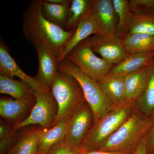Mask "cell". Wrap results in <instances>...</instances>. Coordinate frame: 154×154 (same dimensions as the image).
Instances as JSON below:
<instances>
[{
  "label": "cell",
  "instance_id": "44dd1931",
  "mask_svg": "<svg viewBox=\"0 0 154 154\" xmlns=\"http://www.w3.org/2000/svg\"><path fill=\"white\" fill-rule=\"evenodd\" d=\"M136 33L154 35V8L132 13L127 35Z\"/></svg>",
  "mask_w": 154,
  "mask_h": 154
},
{
  "label": "cell",
  "instance_id": "8fae6325",
  "mask_svg": "<svg viewBox=\"0 0 154 154\" xmlns=\"http://www.w3.org/2000/svg\"><path fill=\"white\" fill-rule=\"evenodd\" d=\"M91 17L104 35H117V19L112 0H92Z\"/></svg>",
  "mask_w": 154,
  "mask_h": 154
},
{
  "label": "cell",
  "instance_id": "9a60e30c",
  "mask_svg": "<svg viewBox=\"0 0 154 154\" xmlns=\"http://www.w3.org/2000/svg\"><path fill=\"white\" fill-rule=\"evenodd\" d=\"M97 82L113 105H120L126 101L124 77L108 73Z\"/></svg>",
  "mask_w": 154,
  "mask_h": 154
},
{
  "label": "cell",
  "instance_id": "ba28073f",
  "mask_svg": "<svg viewBox=\"0 0 154 154\" xmlns=\"http://www.w3.org/2000/svg\"><path fill=\"white\" fill-rule=\"evenodd\" d=\"M94 121V113L86 102L69 119L66 134L61 143L80 150Z\"/></svg>",
  "mask_w": 154,
  "mask_h": 154
},
{
  "label": "cell",
  "instance_id": "30bf717a",
  "mask_svg": "<svg viewBox=\"0 0 154 154\" xmlns=\"http://www.w3.org/2000/svg\"><path fill=\"white\" fill-rule=\"evenodd\" d=\"M0 73L14 78L16 76L25 82L34 91H47L51 90L34 77L26 74L19 66L11 56L9 48L3 40L0 42Z\"/></svg>",
  "mask_w": 154,
  "mask_h": 154
},
{
  "label": "cell",
  "instance_id": "d6a6232c",
  "mask_svg": "<svg viewBox=\"0 0 154 154\" xmlns=\"http://www.w3.org/2000/svg\"><path fill=\"white\" fill-rule=\"evenodd\" d=\"M145 138L143 141L140 145L137 148L133 154H147L146 147Z\"/></svg>",
  "mask_w": 154,
  "mask_h": 154
},
{
  "label": "cell",
  "instance_id": "484cf974",
  "mask_svg": "<svg viewBox=\"0 0 154 154\" xmlns=\"http://www.w3.org/2000/svg\"><path fill=\"white\" fill-rule=\"evenodd\" d=\"M41 129L31 131L25 133L11 152L14 154H37Z\"/></svg>",
  "mask_w": 154,
  "mask_h": 154
},
{
  "label": "cell",
  "instance_id": "4dcf8cb0",
  "mask_svg": "<svg viewBox=\"0 0 154 154\" xmlns=\"http://www.w3.org/2000/svg\"><path fill=\"white\" fill-rule=\"evenodd\" d=\"M14 128H11L10 127L1 122L0 125V140L8 136L13 132Z\"/></svg>",
  "mask_w": 154,
  "mask_h": 154
},
{
  "label": "cell",
  "instance_id": "5bb4252c",
  "mask_svg": "<svg viewBox=\"0 0 154 154\" xmlns=\"http://www.w3.org/2000/svg\"><path fill=\"white\" fill-rule=\"evenodd\" d=\"M91 35H104L91 16L80 22L72 35L63 47L57 58L59 63L65 59L67 54L74 48Z\"/></svg>",
  "mask_w": 154,
  "mask_h": 154
},
{
  "label": "cell",
  "instance_id": "4316f807",
  "mask_svg": "<svg viewBox=\"0 0 154 154\" xmlns=\"http://www.w3.org/2000/svg\"><path fill=\"white\" fill-rule=\"evenodd\" d=\"M129 2L132 13L154 8V0H129Z\"/></svg>",
  "mask_w": 154,
  "mask_h": 154
},
{
  "label": "cell",
  "instance_id": "e575fe53",
  "mask_svg": "<svg viewBox=\"0 0 154 154\" xmlns=\"http://www.w3.org/2000/svg\"><path fill=\"white\" fill-rule=\"evenodd\" d=\"M9 154H14L13 153H9Z\"/></svg>",
  "mask_w": 154,
  "mask_h": 154
},
{
  "label": "cell",
  "instance_id": "83f0119b",
  "mask_svg": "<svg viewBox=\"0 0 154 154\" xmlns=\"http://www.w3.org/2000/svg\"><path fill=\"white\" fill-rule=\"evenodd\" d=\"M80 150L74 148L61 143L54 148L47 154H79Z\"/></svg>",
  "mask_w": 154,
  "mask_h": 154
},
{
  "label": "cell",
  "instance_id": "e0dca14e",
  "mask_svg": "<svg viewBox=\"0 0 154 154\" xmlns=\"http://www.w3.org/2000/svg\"><path fill=\"white\" fill-rule=\"evenodd\" d=\"M154 52L129 54L126 58L114 65L109 73L125 77L152 62Z\"/></svg>",
  "mask_w": 154,
  "mask_h": 154
},
{
  "label": "cell",
  "instance_id": "8992f818",
  "mask_svg": "<svg viewBox=\"0 0 154 154\" xmlns=\"http://www.w3.org/2000/svg\"><path fill=\"white\" fill-rule=\"evenodd\" d=\"M89 37L74 48L65 59L97 82L108 74L114 65L96 55L91 49Z\"/></svg>",
  "mask_w": 154,
  "mask_h": 154
},
{
  "label": "cell",
  "instance_id": "836d02e7",
  "mask_svg": "<svg viewBox=\"0 0 154 154\" xmlns=\"http://www.w3.org/2000/svg\"><path fill=\"white\" fill-rule=\"evenodd\" d=\"M48 2L54 4H63L66 3L68 0H46Z\"/></svg>",
  "mask_w": 154,
  "mask_h": 154
},
{
  "label": "cell",
  "instance_id": "d6986e66",
  "mask_svg": "<svg viewBox=\"0 0 154 154\" xmlns=\"http://www.w3.org/2000/svg\"><path fill=\"white\" fill-rule=\"evenodd\" d=\"M92 11V0H71L65 30L74 31L80 22L91 17Z\"/></svg>",
  "mask_w": 154,
  "mask_h": 154
},
{
  "label": "cell",
  "instance_id": "7a4b0ae2",
  "mask_svg": "<svg viewBox=\"0 0 154 154\" xmlns=\"http://www.w3.org/2000/svg\"><path fill=\"white\" fill-rule=\"evenodd\" d=\"M154 122L136 109L132 116L101 145L98 150L134 153Z\"/></svg>",
  "mask_w": 154,
  "mask_h": 154
},
{
  "label": "cell",
  "instance_id": "ac0fdd59",
  "mask_svg": "<svg viewBox=\"0 0 154 154\" xmlns=\"http://www.w3.org/2000/svg\"><path fill=\"white\" fill-rule=\"evenodd\" d=\"M152 62L125 77L127 100L137 99L143 93L148 80Z\"/></svg>",
  "mask_w": 154,
  "mask_h": 154
},
{
  "label": "cell",
  "instance_id": "f546056e",
  "mask_svg": "<svg viewBox=\"0 0 154 154\" xmlns=\"http://www.w3.org/2000/svg\"><path fill=\"white\" fill-rule=\"evenodd\" d=\"M145 140L147 154L154 153V122L148 131Z\"/></svg>",
  "mask_w": 154,
  "mask_h": 154
},
{
  "label": "cell",
  "instance_id": "f1b7e54d",
  "mask_svg": "<svg viewBox=\"0 0 154 154\" xmlns=\"http://www.w3.org/2000/svg\"><path fill=\"white\" fill-rule=\"evenodd\" d=\"M14 129L13 132L8 136L0 140V152L1 154H4L8 149L10 147L14 142L17 136V131Z\"/></svg>",
  "mask_w": 154,
  "mask_h": 154
},
{
  "label": "cell",
  "instance_id": "52a82bcc",
  "mask_svg": "<svg viewBox=\"0 0 154 154\" xmlns=\"http://www.w3.org/2000/svg\"><path fill=\"white\" fill-rule=\"evenodd\" d=\"M35 104L29 115L17 122L14 128L18 130L30 125H39L44 128L52 127L57 113V105L51 91H34Z\"/></svg>",
  "mask_w": 154,
  "mask_h": 154
},
{
  "label": "cell",
  "instance_id": "d590c367",
  "mask_svg": "<svg viewBox=\"0 0 154 154\" xmlns=\"http://www.w3.org/2000/svg\"><path fill=\"white\" fill-rule=\"evenodd\" d=\"M154 154V153H153V154Z\"/></svg>",
  "mask_w": 154,
  "mask_h": 154
},
{
  "label": "cell",
  "instance_id": "7c38bea8",
  "mask_svg": "<svg viewBox=\"0 0 154 154\" xmlns=\"http://www.w3.org/2000/svg\"><path fill=\"white\" fill-rule=\"evenodd\" d=\"M38 57V66L36 79L51 89V84L59 71L57 57L47 48L42 45L34 46Z\"/></svg>",
  "mask_w": 154,
  "mask_h": 154
},
{
  "label": "cell",
  "instance_id": "1f68e13d",
  "mask_svg": "<svg viewBox=\"0 0 154 154\" xmlns=\"http://www.w3.org/2000/svg\"><path fill=\"white\" fill-rule=\"evenodd\" d=\"M131 153L118 152H110L96 150L91 151H80L79 154H133Z\"/></svg>",
  "mask_w": 154,
  "mask_h": 154
},
{
  "label": "cell",
  "instance_id": "2e32d148",
  "mask_svg": "<svg viewBox=\"0 0 154 154\" xmlns=\"http://www.w3.org/2000/svg\"><path fill=\"white\" fill-rule=\"evenodd\" d=\"M69 119L62 120L51 128L41 129L37 154H47L63 141L66 134Z\"/></svg>",
  "mask_w": 154,
  "mask_h": 154
},
{
  "label": "cell",
  "instance_id": "9c48e42d",
  "mask_svg": "<svg viewBox=\"0 0 154 154\" xmlns=\"http://www.w3.org/2000/svg\"><path fill=\"white\" fill-rule=\"evenodd\" d=\"M91 49L109 63L116 65L128 55L123 40L118 34L115 36L93 35L89 37Z\"/></svg>",
  "mask_w": 154,
  "mask_h": 154
},
{
  "label": "cell",
  "instance_id": "277c9868",
  "mask_svg": "<svg viewBox=\"0 0 154 154\" xmlns=\"http://www.w3.org/2000/svg\"><path fill=\"white\" fill-rule=\"evenodd\" d=\"M51 91L57 105V113L53 126L68 120L86 102L82 89L70 75L59 71L53 81Z\"/></svg>",
  "mask_w": 154,
  "mask_h": 154
},
{
  "label": "cell",
  "instance_id": "603a6c76",
  "mask_svg": "<svg viewBox=\"0 0 154 154\" xmlns=\"http://www.w3.org/2000/svg\"><path fill=\"white\" fill-rule=\"evenodd\" d=\"M136 108L146 116H154V59L145 88L137 99Z\"/></svg>",
  "mask_w": 154,
  "mask_h": 154
},
{
  "label": "cell",
  "instance_id": "cb8c5ba5",
  "mask_svg": "<svg viewBox=\"0 0 154 154\" xmlns=\"http://www.w3.org/2000/svg\"><path fill=\"white\" fill-rule=\"evenodd\" d=\"M29 103L16 99H0V115L9 121H15L22 117L31 106Z\"/></svg>",
  "mask_w": 154,
  "mask_h": 154
},
{
  "label": "cell",
  "instance_id": "6da1fadb",
  "mask_svg": "<svg viewBox=\"0 0 154 154\" xmlns=\"http://www.w3.org/2000/svg\"><path fill=\"white\" fill-rule=\"evenodd\" d=\"M42 0H33L23 14L22 32L33 46L42 45L58 58L63 47L74 31H68L54 24L42 15Z\"/></svg>",
  "mask_w": 154,
  "mask_h": 154
},
{
  "label": "cell",
  "instance_id": "4fadbf2b",
  "mask_svg": "<svg viewBox=\"0 0 154 154\" xmlns=\"http://www.w3.org/2000/svg\"><path fill=\"white\" fill-rule=\"evenodd\" d=\"M34 90L23 81L0 73V93L7 94L14 99L34 105L35 96Z\"/></svg>",
  "mask_w": 154,
  "mask_h": 154
},
{
  "label": "cell",
  "instance_id": "5b68a950",
  "mask_svg": "<svg viewBox=\"0 0 154 154\" xmlns=\"http://www.w3.org/2000/svg\"><path fill=\"white\" fill-rule=\"evenodd\" d=\"M58 69L59 71L71 75L79 84L86 102L94 113V121L103 117L114 106L97 82L83 73L74 64L65 59L60 63Z\"/></svg>",
  "mask_w": 154,
  "mask_h": 154
},
{
  "label": "cell",
  "instance_id": "d4e9b609",
  "mask_svg": "<svg viewBox=\"0 0 154 154\" xmlns=\"http://www.w3.org/2000/svg\"><path fill=\"white\" fill-rule=\"evenodd\" d=\"M117 19L116 31L122 40L129 30L132 12L128 0H112Z\"/></svg>",
  "mask_w": 154,
  "mask_h": 154
},
{
  "label": "cell",
  "instance_id": "3957f363",
  "mask_svg": "<svg viewBox=\"0 0 154 154\" xmlns=\"http://www.w3.org/2000/svg\"><path fill=\"white\" fill-rule=\"evenodd\" d=\"M136 100H127L120 105H114L103 117L94 121L80 151L98 150L101 145L133 114L136 109Z\"/></svg>",
  "mask_w": 154,
  "mask_h": 154
},
{
  "label": "cell",
  "instance_id": "7402d4cb",
  "mask_svg": "<svg viewBox=\"0 0 154 154\" xmlns=\"http://www.w3.org/2000/svg\"><path fill=\"white\" fill-rule=\"evenodd\" d=\"M71 0L63 4H54L42 1L41 11L42 15L50 22L63 28L66 23Z\"/></svg>",
  "mask_w": 154,
  "mask_h": 154
},
{
  "label": "cell",
  "instance_id": "ffe728a7",
  "mask_svg": "<svg viewBox=\"0 0 154 154\" xmlns=\"http://www.w3.org/2000/svg\"><path fill=\"white\" fill-rule=\"evenodd\" d=\"M123 42L128 54L154 52V35L142 33L128 34Z\"/></svg>",
  "mask_w": 154,
  "mask_h": 154
}]
</instances>
